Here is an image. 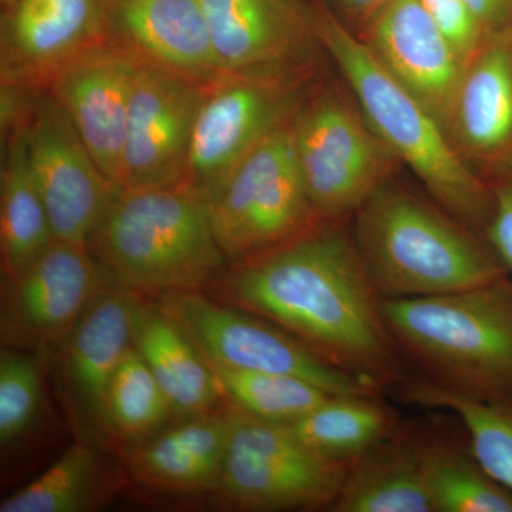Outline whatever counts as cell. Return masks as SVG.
I'll use <instances>...</instances> for the list:
<instances>
[{"mask_svg":"<svg viewBox=\"0 0 512 512\" xmlns=\"http://www.w3.org/2000/svg\"><path fill=\"white\" fill-rule=\"evenodd\" d=\"M319 221L282 244L234 262L207 289L261 316L320 356L380 384L397 376L396 342L355 237Z\"/></svg>","mask_w":512,"mask_h":512,"instance_id":"obj_1","label":"cell"},{"mask_svg":"<svg viewBox=\"0 0 512 512\" xmlns=\"http://www.w3.org/2000/svg\"><path fill=\"white\" fill-rule=\"evenodd\" d=\"M315 28L367 123L394 157L413 171L443 210L484 231L493 212V187L461 156L441 121L387 72L332 9L315 6Z\"/></svg>","mask_w":512,"mask_h":512,"instance_id":"obj_2","label":"cell"},{"mask_svg":"<svg viewBox=\"0 0 512 512\" xmlns=\"http://www.w3.org/2000/svg\"><path fill=\"white\" fill-rule=\"evenodd\" d=\"M87 248L117 282L148 298L201 291L228 264L207 200L184 183L117 191Z\"/></svg>","mask_w":512,"mask_h":512,"instance_id":"obj_3","label":"cell"},{"mask_svg":"<svg viewBox=\"0 0 512 512\" xmlns=\"http://www.w3.org/2000/svg\"><path fill=\"white\" fill-rule=\"evenodd\" d=\"M353 237L382 299L446 295L508 276L473 228L387 184L356 211Z\"/></svg>","mask_w":512,"mask_h":512,"instance_id":"obj_4","label":"cell"},{"mask_svg":"<svg viewBox=\"0 0 512 512\" xmlns=\"http://www.w3.org/2000/svg\"><path fill=\"white\" fill-rule=\"evenodd\" d=\"M397 346L434 382L481 397L512 396V279L423 298L383 299Z\"/></svg>","mask_w":512,"mask_h":512,"instance_id":"obj_5","label":"cell"},{"mask_svg":"<svg viewBox=\"0 0 512 512\" xmlns=\"http://www.w3.org/2000/svg\"><path fill=\"white\" fill-rule=\"evenodd\" d=\"M312 64L224 74L208 84L184 184L211 197L269 134L286 123L308 96Z\"/></svg>","mask_w":512,"mask_h":512,"instance_id":"obj_6","label":"cell"},{"mask_svg":"<svg viewBox=\"0 0 512 512\" xmlns=\"http://www.w3.org/2000/svg\"><path fill=\"white\" fill-rule=\"evenodd\" d=\"M292 134L303 183L322 221L359 210L399 163L356 101L330 90L306 96L293 114Z\"/></svg>","mask_w":512,"mask_h":512,"instance_id":"obj_7","label":"cell"},{"mask_svg":"<svg viewBox=\"0 0 512 512\" xmlns=\"http://www.w3.org/2000/svg\"><path fill=\"white\" fill-rule=\"evenodd\" d=\"M292 117L248 154L207 200L212 229L229 264L274 248L322 221L296 160Z\"/></svg>","mask_w":512,"mask_h":512,"instance_id":"obj_8","label":"cell"},{"mask_svg":"<svg viewBox=\"0 0 512 512\" xmlns=\"http://www.w3.org/2000/svg\"><path fill=\"white\" fill-rule=\"evenodd\" d=\"M156 299L210 365L299 377L333 396H376L382 386L329 362L269 320L201 291L167 293Z\"/></svg>","mask_w":512,"mask_h":512,"instance_id":"obj_9","label":"cell"},{"mask_svg":"<svg viewBox=\"0 0 512 512\" xmlns=\"http://www.w3.org/2000/svg\"><path fill=\"white\" fill-rule=\"evenodd\" d=\"M350 464L312 450L288 424L255 419L235 409L234 430L215 494L241 511L332 507Z\"/></svg>","mask_w":512,"mask_h":512,"instance_id":"obj_10","label":"cell"},{"mask_svg":"<svg viewBox=\"0 0 512 512\" xmlns=\"http://www.w3.org/2000/svg\"><path fill=\"white\" fill-rule=\"evenodd\" d=\"M111 278L89 248L56 239L22 274L3 279V348L49 352Z\"/></svg>","mask_w":512,"mask_h":512,"instance_id":"obj_11","label":"cell"},{"mask_svg":"<svg viewBox=\"0 0 512 512\" xmlns=\"http://www.w3.org/2000/svg\"><path fill=\"white\" fill-rule=\"evenodd\" d=\"M207 86L138 60L119 190L183 183Z\"/></svg>","mask_w":512,"mask_h":512,"instance_id":"obj_12","label":"cell"},{"mask_svg":"<svg viewBox=\"0 0 512 512\" xmlns=\"http://www.w3.org/2000/svg\"><path fill=\"white\" fill-rule=\"evenodd\" d=\"M25 136L56 239L87 247L119 188L101 173L53 97L40 104Z\"/></svg>","mask_w":512,"mask_h":512,"instance_id":"obj_13","label":"cell"},{"mask_svg":"<svg viewBox=\"0 0 512 512\" xmlns=\"http://www.w3.org/2000/svg\"><path fill=\"white\" fill-rule=\"evenodd\" d=\"M138 57L103 43L74 57L47 80L101 173L119 188L131 89Z\"/></svg>","mask_w":512,"mask_h":512,"instance_id":"obj_14","label":"cell"},{"mask_svg":"<svg viewBox=\"0 0 512 512\" xmlns=\"http://www.w3.org/2000/svg\"><path fill=\"white\" fill-rule=\"evenodd\" d=\"M140 293L111 278L62 342L57 343L64 394L84 433L106 443L104 409L110 384L133 346Z\"/></svg>","mask_w":512,"mask_h":512,"instance_id":"obj_15","label":"cell"},{"mask_svg":"<svg viewBox=\"0 0 512 512\" xmlns=\"http://www.w3.org/2000/svg\"><path fill=\"white\" fill-rule=\"evenodd\" d=\"M353 32L447 130L466 63L420 0H387Z\"/></svg>","mask_w":512,"mask_h":512,"instance_id":"obj_16","label":"cell"},{"mask_svg":"<svg viewBox=\"0 0 512 512\" xmlns=\"http://www.w3.org/2000/svg\"><path fill=\"white\" fill-rule=\"evenodd\" d=\"M222 76L311 63L319 45L305 0H201Z\"/></svg>","mask_w":512,"mask_h":512,"instance_id":"obj_17","label":"cell"},{"mask_svg":"<svg viewBox=\"0 0 512 512\" xmlns=\"http://www.w3.org/2000/svg\"><path fill=\"white\" fill-rule=\"evenodd\" d=\"M447 133L490 184L512 178V28L490 33L466 64Z\"/></svg>","mask_w":512,"mask_h":512,"instance_id":"obj_18","label":"cell"},{"mask_svg":"<svg viewBox=\"0 0 512 512\" xmlns=\"http://www.w3.org/2000/svg\"><path fill=\"white\" fill-rule=\"evenodd\" d=\"M106 0H16L2 22L6 77L43 80L109 42Z\"/></svg>","mask_w":512,"mask_h":512,"instance_id":"obj_19","label":"cell"},{"mask_svg":"<svg viewBox=\"0 0 512 512\" xmlns=\"http://www.w3.org/2000/svg\"><path fill=\"white\" fill-rule=\"evenodd\" d=\"M107 35L138 59L202 83L221 77L201 0H106Z\"/></svg>","mask_w":512,"mask_h":512,"instance_id":"obj_20","label":"cell"},{"mask_svg":"<svg viewBox=\"0 0 512 512\" xmlns=\"http://www.w3.org/2000/svg\"><path fill=\"white\" fill-rule=\"evenodd\" d=\"M234 424V407L185 417L183 423L127 446L124 467L128 476L151 491L215 493Z\"/></svg>","mask_w":512,"mask_h":512,"instance_id":"obj_21","label":"cell"},{"mask_svg":"<svg viewBox=\"0 0 512 512\" xmlns=\"http://www.w3.org/2000/svg\"><path fill=\"white\" fill-rule=\"evenodd\" d=\"M133 346L156 377L175 416L217 410L222 394L210 363L158 299L138 296Z\"/></svg>","mask_w":512,"mask_h":512,"instance_id":"obj_22","label":"cell"},{"mask_svg":"<svg viewBox=\"0 0 512 512\" xmlns=\"http://www.w3.org/2000/svg\"><path fill=\"white\" fill-rule=\"evenodd\" d=\"M335 512H436L423 466V441L393 433L350 464Z\"/></svg>","mask_w":512,"mask_h":512,"instance_id":"obj_23","label":"cell"},{"mask_svg":"<svg viewBox=\"0 0 512 512\" xmlns=\"http://www.w3.org/2000/svg\"><path fill=\"white\" fill-rule=\"evenodd\" d=\"M55 241L49 212L30 168L25 130L15 131L0 184L3 279L22 274Z\"/></svg>","mask_w":512,"mask_h":512,"instance_id":"obj_24","label":"cell"},{"mask_svg":"<svg viewBox=\"0 0 512 512\" xmlns=\"http://www.w3.org/2000/svg\"><path fill=\"white\" fill-rule=\"evenodd\" d=\"M119 476L93 443L73 444L42 476L5 498L0 512H87L110 500Z\"/></svg>","mask_w":512,"mask_h":512,"instance_id":"obj_25","label":"cell"},{"mask_svg":"<svg viewBox=\"0 0 512 512\" xmlns=\"http://www.w3.org/2000/svg\"><path fill=\"white\" fill-rule=\"evenodd\" d=\"M404 394L412 403L456 414L470 437L471 454L512 493V396H474L434 380L409 383Z\"/></svg>","mask_w":512,"mask_h":512,"instance_id":"obj_26","label":"cell"},{"mask_svg":"<svg viewBox=\"0 0 512 512\" xmlns=\"http://www.w3.org/2000/svg\"><path fill=\"white\" fill-rule=\"evenodd\" d=\"M288 426L322 456L352 463L392 436L394 417L375 396H330Z\"/></svg>","mask_w":512,"mask_h":512,"instance_id":"obj_27","label":"cell"},{"mask_svg":"<svg viewBox=\"0 0 512 512\" xmlns=\"http://www.w3.org/2000/svg\"><path fill=\"white\" fill-rule=\"evenodd\" d=\"M173 416V407L156 377L131 346L107 394L104 409L107 441L131 446L163 430Z\"/></svg>","mask_w":512,"mask_h":512,"instance_id":"obj_28","label":"cell"},{"mask_svg":"<svg viewBox=\"0 0 512 512\" xmlns=\"http://www.w3.org/2000/svg\"><path fill=\"white\" fill-rule=\"evenodd\" d=\"M423 466L436 512H512V493L470 453L423 441Z\"/></svg>","mask_w":512,"mask_h":512,"instance_id":"obj_29","label":"cell"},{"mask_svg":"<svg viewBox=\"0 0 512 512\" xmlns=\"http://www.w3.org/2000/svg\"><path fill=\"white\" fill-rule=\"evenodd\" d=\"M210 366L222 397L232 407L271 423H293L333 396L295 376Z\"/></svg>","mask_w":512,"mask_h":512,"instance_id":"obj_30","label":"cell"},{"mask_svg":"<svg viewBox=\"0 0 512 512\" xmlns=\"http://www.w3.org/2000/svg\"><path fill=\"white\" fill-rule=\"evenodd\" d=\"M45 352L0 350V444L18 443L32 429L42 403Z\"/></svg>","mask_w":512,"mask_h":512,"instance_id":"obj_31","label":"cell"},{"mask_svg":"<svg viewBox=\"0 0 512 512\" xmlns=\"http://www.w3.org/2000/svg\"><path fill=\"white\" fill-rule=\"evenodd\" d=\"M448 42L464 63L470 62L485 42L490 32L485 30L480 20L468 8L464 0H420Z\"/></svg>","mask_w":512,"mask_h":512,"instance_id":"obj_32","label":"cell"},{"mask_svg":"<svg viewBox=\"0 0 512 512\" xmlns=\"http://www.w3.org/2000/svg\"><path fill=\"white\" fill-rule=\"evenodd\" d=\"M491 187L494 204L484 229L485 239L512 276V178L494 181Z\"/></svg>","mask_w":512,"mask_h":512,"instance_id":"obj_33","label":"cell"},{"mask_svg":"<svg viewBox=\"0 0 512 512\" xmlns=\"http://www.w3.org/2000/svg\"><path fill=\"white\" fill-rule=\"evenodd\" d=\"M490 33L512 28V0H464Z\"/></svg>","mask_w":512,"mask_h":512,"instance_id":"obj_34","label":"cell"},{"mask_svg":"<svg viewBox=\"0 0 512 512\" xmlns=\"http://www.w3.org/2000/svg\"><path fill=\"white\" fill-rule=\"evenodd\" d=\"M332 12L342 22L356 30L367 18L373 15L387 0H329Z\"/></svg>","mask_w":512,"mask_h":512,"instance_id":"obj_35","label":"cell"},{"mask_svg":"<svg viewBox=\"0 0 512 512\" xmlns=\"http://www.w3.org/2000/svg\"><path fill=\"white\" fill-rule=\"evenodd\" d=\"M16 0H2V5L3 6H6V8H8V6L12 5V3H15Z\"/></svg>","mask_w":512,"mask_h":512,"instance_id":"obj_36","label":"cell"}]
</instances>
